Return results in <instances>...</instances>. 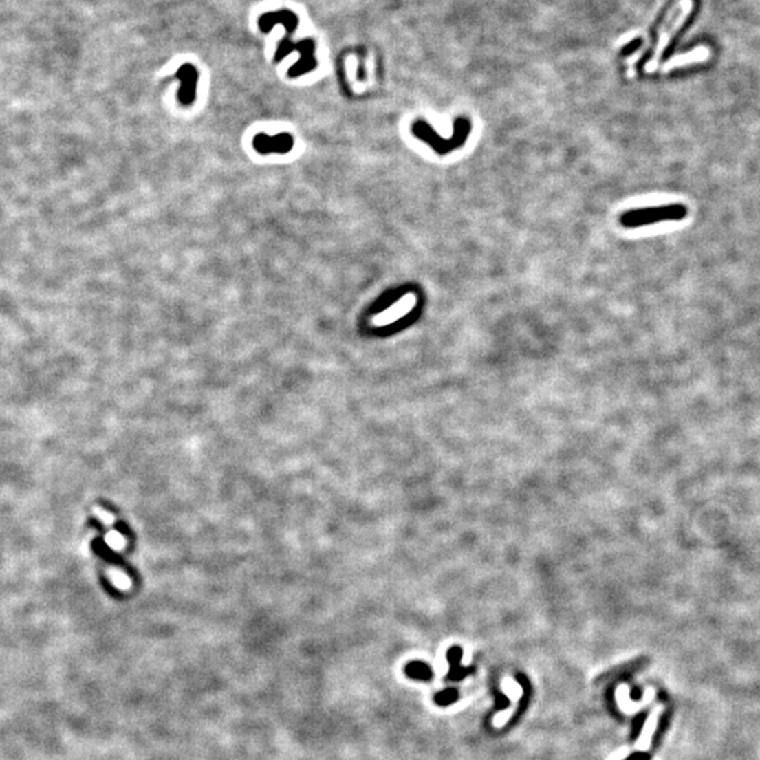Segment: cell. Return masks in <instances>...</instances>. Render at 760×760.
Returning <instances> with one entry per match:
<instances>
[{"label":"cell","mask_w":760,"mask_h":760,"mask_svg":"<svg viewBox=\"0 0 760 760\" xmlns=\"http://www.w3.org/2000/svg\"><path fill=\"white\" fill-rule=\"evenodd\" d=\"M107 542L110 543V546H111V548H114V550H118V548H123V545H124V542H126V541H124V538H123V536H121V534H117V532H110V534L107 535Z\"/></svg>","instance_id":"7"},{"label":"cell","mask_w":760,"mask_h":760,"mask_svg":"<svg viewBox=\"0 0 760 760\" xmlns=\"http://www.w3.org/2000/svg\"><path fill=\"white\" fill-rule=\"evenodd\" d=\"M95 514L99 517V519L106 524V525H110L113 523V517L110 514H107L106 511L100 510V508H95Z\"/></svg>","instance_id":"8"},{"label":"cell","mask_w":760,"mask_h":760,"mask_svg":"<svg viewBox=\"0 0 760 760\" xmlns=\"http://www.w3.org/2000/svg\"><path fill=\"white\" fill-rule=\"evenodd\" d=\"M693 9H694V0H676L675 5L667 10L664 20L662 21L658 30V40H656V47L653 50V55L645 65L647 71H653L658 68L660 59L663 56V52L669 45H671L672 40L679 33V30L684 25Z\"/></svg>","instance_id":"1"},{"label":"cell","mask_w":760,"mask_h":760,"mask_svg":"<svg viewBox=\"0 0 760 760\" xmlns=\"http://www.w3.org/2000/svg\"><path fill=\"white\" fill-rule=\"evenodd\" d=\"M688 216V208L684 204H664L655 207H644L624 213L621 216V224L628 228L652 226L663 221H679Z\"/></svg>","instance_id":"2"},{"label":"cell","mask_w":760,"mask_h":760,"mask_svg":"<svg viewBox=\"0 0 760 760\" xmlns=\"http://www.w3.org/2000/svg\"><path fill=\"white\" fill-rule=\"evenodd\" d=\"M710 58H711V48L708 45H698L688 52L677 54L672 58L666 59L662 68L663 71H671L680 67L702 64V63H706V61H708Z\"/></svg>","instance_id":"3"},{"label":"cell","mask_w":760,"mask_h":760,"mask_svg":"<svg viewBox=\"0 0 760 760\" xmlns=\"http://www.w3.org/2000/svg\"><path fill=\"white\" fill-rule=\"evenodd\" d=\"M456 698H458V693H456V690H446V691H442L441 694H438L435 700L441 706H448L450 703H453Z\"/></svg>","instance_id":"6"},{"label":"cell","mask_w":760,"mask_h":760,"mask_svg":"<svg viewBox=\"0 0 760 760\" xmlns=\"http://www.w3.org/2000/svg\"><path fill=\"white\" fill-rule=\"evenodd\" d=\"M407 675L410 677H414V679H421V680H430L433 673L430 671V667L427 664H424L421 662H413L407 666Z\"/></svg>","instance_id":"5"},{"label":"cell","mask_w":760,"mask_h":760,"mask_svg":"<svg viewBox=\"0 0 760 760\" xmlns=\"http://www.w3.org/2000/svg\"><path fill=\"white\" fill-rule=\"evenodd\" d=\"M179 78H182V80H184V89L180 90V99L184 103H191L193 100V95H195V83L197 80V72L193 67L191 65H184L179 72H177Z\"/></svg>","instance_id":"4"}]
</instances>
